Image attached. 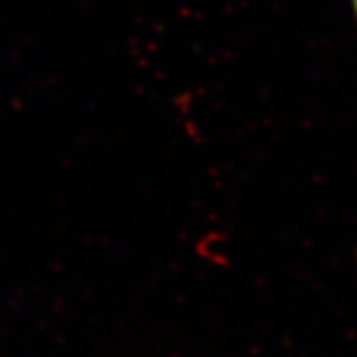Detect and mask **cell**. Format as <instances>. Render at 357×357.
Masks as SVG:
<instances>
[{"instance_id": "1", "label": "cell", "mask_w": 357, "mask_h": 357, "mask_svg": "<svg viewBox=\"0 0 357 357\" xmlns=\"http://www.w3.org/2000/svg\"><path fill=\"white\" fill-rule=\"evenodd\" d=\"M351 6H354V14H356V20H357V0H351Z\"/></svg>"}]
</instances>
